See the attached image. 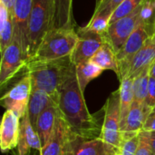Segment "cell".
<instances>
[{"label":"cell","instance_id":"cell-3","mask_svg":"<svg viewBox=\"0 0 155 155\" xmlns=\"http://www.w3.org/2000/svg\"><path fill=\"white\" fill-rule=\"evenodd\" d=\"M77 42L78 35L74 28H51L29 62L51 61L71 56Z\"/></svg>","mask_w":155,"mask_h":155},{"label":"cell","instance_id":"cell-1","mask_svg":"<svg viewBox=\"0 0 155 155\" xmlns=\"http://www.w3.org/2000/svg\"><path fill=\"white\" fill-rule=\"evenodd\" d=\"M57 105L73 134L84 140L101 137L102 127L90 114L75 72V65L58 89Z\"/></svg>","mask_w":155,"mask_h":155},{"label":"cell","instance_id":"cell-6","mask_svg":"<svg viewBox=\"0 0 155 155\" xmlns=\"http://www.w3.org/2000/svg\"><path fill=\"white\" fill-rule=\"evenodd\" d=\"M27 64L19 39L14 36L13 42L1 54L0 64V85L4 87L12 80Z\"/></svg>","mask_w":155,"mask_h":155},{"label":"cell","instance_id":"cell-8","mask_svg":"<svg viewBox=\"0 0 155 155\" xmlns=\"http://www.w3.org/2000/svg\"><path fill=\"white\" fill-rule=\"evenodd\" d=\"M31 91V79L25 74L2 96L1 104L3 107L14 112L21 119L27 112Z\"/></svg>","mask_w":155,"mask_h":155},{"label":"cell","instance_id":"cell-21","mask_svg":"<svg viewBox=\"0 0 155 155\" xmlns=\"http://www.w3.org/2000/svg\"><path fill=\"white\" fill-rule=\"evenodd\" d=\"M15 26L13 14L0 3V52L1 54L13 42Z\"/></svg>","mask_w":155,"mask_h":155},{"label":"cell","instance_id":"cell-12","mask_svg":"<svg viewBox=\"0 0 155 155\" xmlns=\"http://www.w3.org/2000/svg\"><path fill=\"white\" fill-rule=\"evenodd\" d=\"M74 137L75 135L73 134L59 111L54 134L50 140L42 147L40 155H63L66 145Z\"/></svg>","mask_w":155,"mask_h":155},{"label":"cell","instance_id":"cell-35","mask_svg":"<svg viewBox=\"0 0 155 155\" xmlns=\"http://www.w3.org/2000/svg\"><path fill=\"white\" fill-rule=\"evenodd\" d=\"M150 75L155 78V61L153 62V64H152L151 68H150Z\"/></svg>","mask_w":155,"mask_h":155},{"label":"cell","instance_id":"cell-5","mask_svg":"<svg viewBox=\"0 0 155 155\" xmlns=\"http://www.w3.org/2000/svg\"><path fill=\"white\" fill-rule=\"evenodd\" d=\"M104 119L101 139L113 155H117L122 143L120 91L116 90L108 97L104 106Z\"/></svg>","mask_w":155,"mask_h":155},{"label":"cell","instance_id":"cell-32","mask_svg":"<svg viewBox=\"0 0 155 155\" xmlns=\"http://www.w3.org/2000/svg\"><path fill=\"white\" fill-rule=\"evenodd\" d=\"M76 137V136H75ZM75 137H74L69 143H68V144L66 145V148H65V150H64V153L63 155H74V138Z\"/></svg>","mask_w":155,"mask_h":155},{"label":"cell","instance_id":"cell-20","mask_svg":"<svg viewBox=\"0 0 155 155\" xmlns=\"http://www.w3.org/2000/svg\"><path fill=\"white\" fill-rule=\"evenodd\" d=\"M91 61L104 70H112L117 75L119 74L117 54L108 42H105L100 47V49L91 58Z\"/></svg>","mask_w":155,"mask_h":155},{"label":"cell","instance_id":"cell-27","mask_svg":"<svg viewBox=\"0 0 155 155\" xmlns=\"http://www.w3.org/2000/svg\"><path fill=\"white\" fill-rule=\"evenodd\" d=\"M124 1V0H100L97 3L96 9L93 15H102L111 20L113 13Z\"/></svg>","mask_w":155,"mask_h":155},{"label":"cell","instance_id":"cell-16","mask_svg":"<svg viewBox=\"0 0 155 155\" xmlns=\"http://www.w3.org/2000/svg\"><path fill=\"white\" fill-rule=\"evenodd\" d=\"M59 114V109L57 104L54 102L49 105L38 117L35 126V132L37 133L42 147L50 140L54 134L56 119Z\"/></svg>","mask_w":155,"mask_h":155},{"label":"cell","instance_id":"cell-13","mask_svg":"<svg viewBox=\"0 0 155 155\" xmlns=\"http://www.w3.org/2000/svg\"><path fill=\"white\" fill-rule=\"evenodd\" d=\"M19 131L20 118L14 112L6 110L0 126V148L2 153H7L17 148Z\"/></svg>","mask_w":155,"mask_h":155},{"label":"cell","instance_id":"cell-15","mask_svg":"<svg viewBox=\"0 0 155 155\" xmlns=\"http://www.w3.org/2000/svg\"><path fill=\"white\" fill-rule=\"evenodd\" d=\"M154 61L155 39L153 36H152L133 57L129 66L127 76L134 79L143 71L147 68H150Z\"/></svg>","mask_w":155,"mask_h":155},{"label":"cell","instance_id":"cell-36","mask_svg":"<svg viewBox=\"0 0 155 155\" xmlns=\"http://www.w3.org/2000/svg\"><path fill=\"white\" fill-rule=\"evenodd\" d=\"M153 37H154V39H155V33H154V36H153Z\"/></svg>","mask_w":155,"mask_h":155},{"label":"cell","instance_id":"cell-23","mask_svg":"<svg viewBox=\"0 0 155 155\" xmlns=\"http://www.w3.org/2000/svg\"><path fill=\"white\" fill-rule=\"evenodd\" d=\"M74 146V155H113L101 138L84 140L75 137Z\"/></svg>","mask_w":155,"mask_h":155},{"label":"cell","instance_id":"cell-25","mask_svg":"<svg viewBox=\"0 0 155 155\" xmlns=\"http://www.w3.org/2000/svg\"><path fill=\"white\" fill-rule=\"evenodd\" d=\"M150 68L145 69L134 79V84H133L134 102L139 104H143L148 93V86H149V80H150Z\"/></svg>","mask_w":155,"mask_h":155},{"label":"cell","instance_id":"cell-11","mask_svg":"<svg viewBox=\"0 0 155 155\" xmlns=\"http://www.w3.org/2000/svg\"><path fill=\"white\" fill-rule=\"evenodd\" d=\"M32 5L33 0H15L13 10V20L15 26L14 36L19 39L26 61L29 48V19Z\"/></svg>","mask_w":155,"mask_h":155},{"label":"cell","instance_id":"cell-30","mask_svg":"<svg viewBox=\"0 0 155 155\" xmlns=\"http://www.w3.org/2000/svg\"><path fill=\"white\" fill-rule=\"evenodd\" d=\"M155 106V78L150 75L149 80V86H148V93L143 103V107L148 111L152 112Z\"/></svg>","mask_w":155,"mask_h":155},{"label":"cell","instance_id":"cell-24","mask_svg":"<svg viewBox=\"0 0 155 155\" xmlns=\"http://www.w3.org/2000/svg\"><path fill=\"white\" fill-rule=\"evenodd\" d=\"M75 72H76V77L79 86L82 92L84 93L87 84L92 80L101 75L102 73L104 72V69L99 67L91 60H88L75 65Z\"/></svg>","mask_w":155,"mask_h":155},{"label":"cell","instance_id":"cell-34","mask_svg":"<svg viewBox=\"0 0 155 155\" xmlns=\"http://www.w3.org/2000/svg\"><path fill=\"white\" fill-rule=\"evenodd\" d=\"M15 2V0H0V3H2L12 14H13V10H14Z\"/></svg>","mask_w":155,"mask_h":155},{"label":"cell","instance_id":"cell-18","mask_svg":"<svg viewBox=\"0 0 155 155\" xmlns=\"http://www.w3.org/2000/svg\"><path fill=\"white\" fill-rule=\"evenodd\" d=\"M147 117L148 114L144 111L143 104L134 102L127 116L124 132L122 133V139L138 135L143 131Z\"/></svg>","mask_w":155,"mask_h":155},{"label":"cell","instance_id":"cell-33","mask_svg":"<svg viewBox=\"0 0 155 155\" xmlns=\"http://www.w3.org/2000/svg\"><path fill=\"white\" fill-rule=\"evenodd\" d=\"M148 134H149V142H150L152 154L155 155V132H151Z\"/></svg>","mask_w":155,"mask_h":155},{"label":"cell","instance_id":"cell-17","mask_svg":"<svg viewBox=\"0 0 155 155\" xmlns=\"http://www.w3.org/2000/svg\"><path fill=\"white\" fill-rule=\"evenodd\" d=\"M54 102L55 100H54L52 96H50L45 91L32 89L27 106V114L34 129H35L36 122L39 115Z\"/></svg>","mask_w":155,"mask_h":155},{"label":"cell","instance_id":"cell-7","mask_svg":"<svg viewBox=\"0 0 155 155\" xmlns=\"http://www.w3.org/2000/svg\"><path fill=\"white\" fill-rule=\"evenodd\" d=\"M143 4L130 15L111 24L106 31L107 42L113 46L116 54L122 49L130 35L141 25V11Z\"/></svg>","mask_w":155,"mask_h":155},{"label":"cell","instance_id":"cell-19","mask_svg":"<svg viewBox=\"0 0 155 155\" xmlns=\"http://www.w3.org/2000/svg\"><path fill=\"white\" fill-rule=\"evenodd\" d=\"M54 28H74L72 15L73 0H53Z\"/></svg>","mask_w":155,"mask_h":155},{"label":"cell","instance_id":"cell-9","mask_svg":"<svg viewBox=\"0 0 155 155\" xmlns=\"http://www.w3.org/2000/svg\"><path fill=\"white\" fill-rule=\"evenodd\" d=\"M150 37H152V35L141 23V25L127 39L122 49L117 53V60L119 64L118 78L120 81L127 77L129 66L133 57L144 45Z\"/></svg>","mask_w":155,"mask_h":155},{"label":"cell","instance_id":"cell-22","mask_svg":"<svg viewBox=\"0 0 155 155\" xmlns=\"http://www.w3.org/2000/svg\"><path fill=\"white\" fill-rule=\"evenodd\" d=\"M120 84V111H121V133L124 132L127 116L134 103V79L127 76L124 78Z\"/></svg>","mask_w":155,"mask_h":155},{"label":"cell","instance_id":"cell-28","mask_svg":"<svg viewBox=\"0 0 155 155\" xmlns=\"http://www.w3.org/2000/svg\"><path fill=\"white\" fill-rule=\"evenodd\" d=\"M139 144V134L134 137L123 138L117 155H135Z\"/></svg>","mask_w":155,"mask_h":155},{"label":"cell","instance_id":"cell-2","mask_svg":"<svg viewBox=\"0 0 155 155\" xmlns=\"http://www.w3.org/2000/svg\"><path fill=\"white\" fill-rule=\"evenodd\" d=\"M74 66L71 56L51 60L29 62L25 70L32 84V89L47 93L57 103L58 89Z\"/></svg>","mask_w":155,"mask_h":155},{"label":"cell","instance_id":"cell-14","mask_svg":"<svg viewBox=\"0 0 155 155\" xmlns=\"http://www.w3.org/2000/svg\"><path fill=\"white\" fill-rule=\"evenodd\" d=\"M42 150L40 138L30 123L27 112L20 119V131L17 144L18 155H35Z\"/></svg>","mask_w":155,"mask_h":155},{"label":"cell","instance_id":"cell-4","mask_svg":"<svg viewBox=\"0 0 155 155\" xmlns=\"http://www.w3.org/2000/svg\"><path fill=\"white\" fill-rule=\"evenodd\" d=\"M51 28H54L53 0H33L29 19V48L27 63L34 57L44 36Z\"/></svg>","mask_w":155,"mask_h":155},{"label":"cell","instance_id":"cell-31","mask_svg":"<svg viewBox=\"0 0 155 155\" xmlns=\"http://www.w3.org/2000/svg\"><path fill=\"white\" fill-rule=\"evenodd\" d=\"M143 131L148 132V133L155 132V106L152 110V112L150 113V114L148 115V117L144 123Z\"/></svg>","mask_w":155,"mask_h":155},{"label":"cell","instance_id":"cell-37","mask_svg":"<svg viewBox=\"0 0 155 155\" xmlns=\"http://www.w3.org/2000/svg\"><path fill=\"white\" fill-rule=\"evenodd\" d=\"M98 1H100V0H98Z\"/></svg>","mask_w":155,"mask_h":155},{"label":"cell","instance_id":"cell-10","mask_svg":"<svg viewBox=\"0 0 155 155\" xmlns=\"http://www.w3.org/2000/svg\"><path fill=\"white\" fill-rule=\"evenodd\" d=\"M77 35L78 42L71 54V60L74 65L91 60L100 47L107 42L105 35L87 30L84 27L79 28L77 30Z\"/></svg>","mask_w":155,"mask_h":155},{"label":"cell","instance_id":"cell-29","mask_svg":"<svg viewBox=\"0 0 155 155\" xmlns=\"http://www.w3.org/2000/svg\"><path fill=\"white\" fill-rule=\"evenodd\" d=\"M135 155H153L149 142L148 132L142 131L139 134V144Z\"/></svg>","mask_w":155,"mask_h":155},{"label":"cell","instance_id":"cell-26","mask_svg":"<svg viewBox=\"0 0 155 155\" xmlns=\"http://www.w3.org/2000/svg\"><path fill=\"white\" fill-rule=\"evenodd\" d=\"M143 1L144 0H124L113 13L110 25L133 13L143 3Z\"/></svg>","mask_w":155,"mask_h":155}]
</instances>
